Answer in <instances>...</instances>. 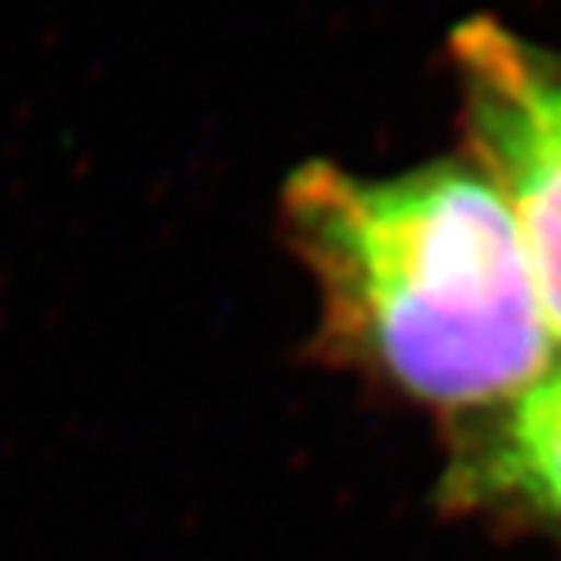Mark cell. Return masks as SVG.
Masks as SVG:
<instances>
[{
	"label": "cell",
	"instance_id": "cell-3",
	"mask_svg": "<svg viewBox=\"0 0 561 561\" xmlns=\"http://www.w3.org/2000/svg\"><path fill=\"white\" fill-rule=\"evenodd\" d=\"M474 481L561 536V368L507 401V416L481 453Z\"/></svg>",
	"mask_w": 561,
	"mask_h": 561
},
{
	"label": "cell",
	"instance_id": "cell-1",
	"mask_svg": "<svg viewBox=\"0 0 561 561\" xmlns=\"http://www.w3.org/2000/svg\"><path fill=\"white\" fill-rule=\"evenodd\" d=\"M288 241L324 329L398 390L442 409L514 401L554 340L507 205L474 164L365 179L302 164L285 186Z\"/></svg>",
	"mask_w": 561,
	"mask_h": 561
},
{
	"label": "cell",
	"instance_id": "cell-2",
	"mask_svg": "<svg viewBox=\"0 0 561 561\" xmlns=\"http://www.w3.org/2000/svg\"><path fill=\"white\" fill-rule=\"evenodd\" d=\"M467 136L518 227L551 340L561 343V51L496 19L453 33Z\"/></svg>",
	"mask_w": 561,
	"mask_h": 561
}]
</instances>
